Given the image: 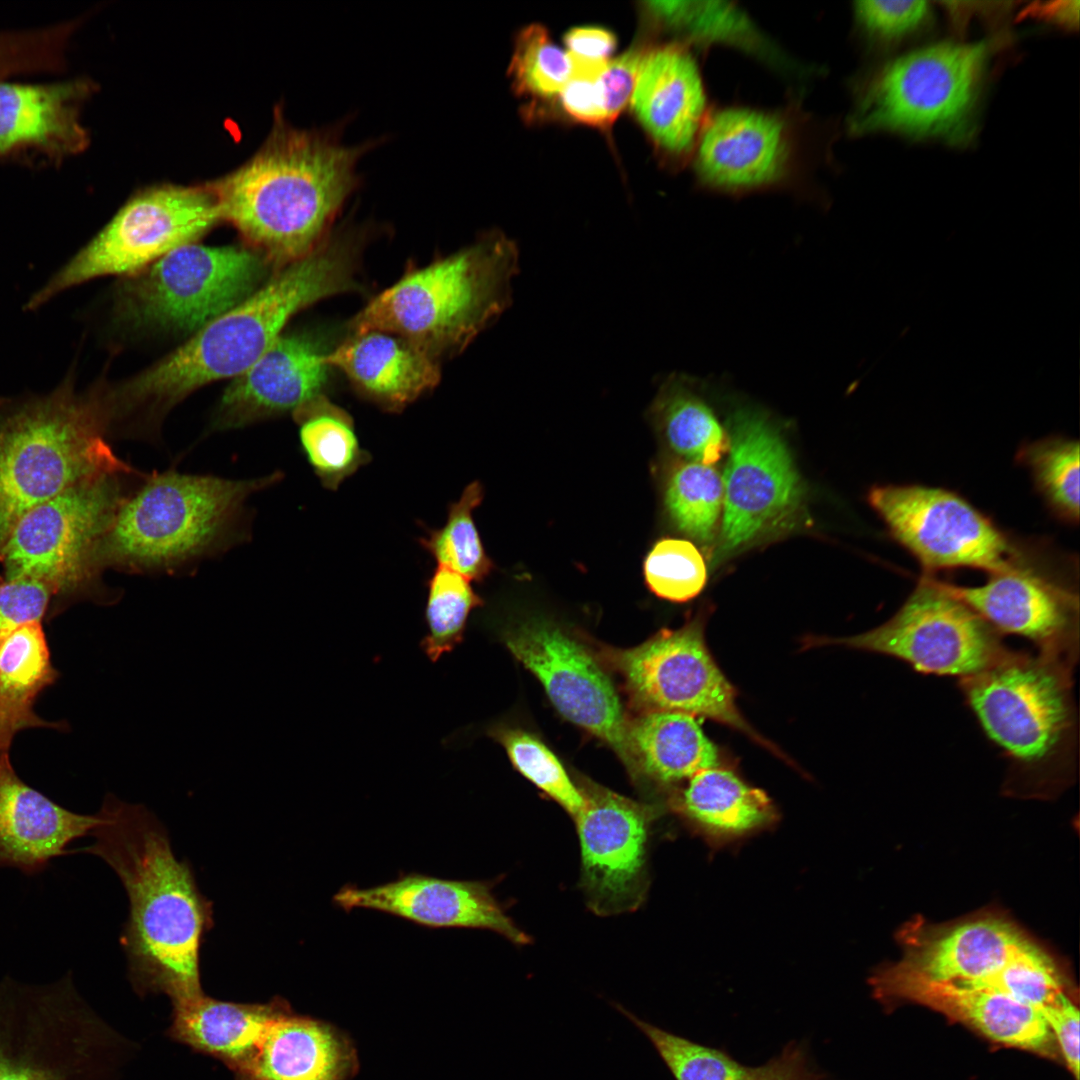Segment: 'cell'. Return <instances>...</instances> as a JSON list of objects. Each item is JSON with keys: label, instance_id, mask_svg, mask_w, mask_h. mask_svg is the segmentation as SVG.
Masks as SVG:
<instances>
[{"label": "cell", "instance_id": "cell-42", "mask_svg": "<svg viewBox=\"0 0 1080 1080\" xmlns=\"http://www.w3.org/2000/svg\"><path fill=\"white\" fill-rule=\"evenodd\" d=\"M508 73L519 95L551 98L571 78L572 62L569 53L552 41L545 27L531 24L516 38Z\"/></svg>", "mask_w": 1080, "mask_h": 1080}, {"label": "cell", "instance_id": "cell-37", "mask_svg": "<svg viewBox=\"0 0 1080 1080\" xmlns=\"http://www.w3.org/2000/svg\"><path fill=\"white\" fill-rule=\"evenodd\" d=\"M41 621L25 623L0 636V698L30 728L65 729L34 709L38 695L57 679Z\"/></svg>", "mask_w": 1080, "mask_h": 1080}, {"label": "cell", "instance_id": "cell-30", "mask_svg": "<svg viewBox=\"0 0 1080 1080\" xmlns=\"http://www.w3.org/2000/svg\"><path fill=\"white\" fill-rule=\"evenodd\" d=\"M82 81L19 84L0 80V154L35 147L71 153L87 144L78 104L88 92Z\"/></svg>", "mask_w": 1080, "mask_h": 1080}, {"label": "cell", "instance_id": "cell-1", "mask_svg": "<svg viewBox=\"0 0 1080 1080\" xmlns=\"http://www.w3.org/2000/svg\"><path fill=\"white\" fill-rule=\"evenodd\" d=\"M353 266L352 247L346 241L321 243L278 269L252 295L151 367L120 384H106L111 434L157 439L172 408L206 384L245 372L293 315L323 298L355 289Z\"/></svg>", "mask_w": 1080, "mask_h": 1080}, {"label": "cell", "instance_id": "cell-32", "mask_svg": "<svg viewBox=\"0 0 1080 1080\" xmlns=\"http://www.w3.org/2000/svg\"><path fill=\"white\" fill-rule=\"evenodd\" d=\"M628 739L637 775L671 783L719 767L716 745L695 716L683 712L643 713L629 721Z\"/></svg>", "mask_w": 1080, "mask_h": 1080}, {"label": "cell", "instance_id": "cell-16", "mask_svg": "<svg viewBox=\"0 0 1080 1080\" xmlns=\"http://www.w3.org/2000/svg\"><path fill=\"white\" fill-rule=\"evenodd\" d=\"M730 424L717 561L790 529L803 504L798 472L767 417L739 409Z\"/></svg>", "mask_w": 1080, "mask_h": 1080}, {"label": "cell", "instance_id": "cell-51", "mask_svg": "<svg viewBox=\"0 0 1080 1080\" xmlns=\"http://www.w3.org/2000/svg\"><path fill=\"white\" fill-rule=\"evenodd\" d=\"M569 54L587 62H607L615 50L614 33L599 26H580L570 29L564 36Z\"/></svg>", "mask_w": 1080, "mask_h": 1080}, {"label": "cell", "instance_id": "cell-29", "mask_svg": "<svg viewBox=\"0 0 1080 1080\" xmlns=\"http://www.w3.org/2000/svg\"><path fill=\"white\" fill-rule=\"evenodd\" d=\"M289 1010L281 998L238 1003L204 993L173 1006L168 1036L220 1061L234 1075L252 1059L270 1025Z\"/></svg>", "mask_w": 1080, "mask_h": 1080}, {"label": "cell", "instance_id": "cell-50", "mask_svg": "<svg viewBox=\"0 0 1080 1080\" xmlns=\"http://www.w3.org/2000/svg\"><path fill=\"white\" fill-rule=\"evenodd\" d=\"M1052 1035L1056 1038L1065 1062L1079 1080V1026L1078 1008L1070 997L1064 996L1057 1003L1041 1010Z\"/></svg>", "mask_w": 1080, "mask_h": 1080}, {"label": "cell", "instance_id": "cell-41", "mask_svg": "<svg viewBox=\"0 0 1080 1080\" xmlns=\"http://www.w3.org/2000/svg\"><path fill=\"white\" fill-rule=\"evenodd\" d=\"M425 622L427 634L420 646L425 655L436 662L452 651L463 639L471 611L482 604L470 580L438 566L427 582Z\"/></svg>", "mask_w": 1080, "mask_h": 1080}, {"label": "cell", "instance_id": "cell-18", "mask_svg": "<svg viewBox=\"0 0 1080 1080\" xmlns=\"http://www.w3.org/2000/svg\"><path fill=\"white\" fill-rule=\"evenodd\" d=\"M505 643L543 684L556 709L608 743L637 776L628 739L629 721L611 680L587 650L545 620L520 624L505 635Z\"/></svg>", "mask_w": 1080, "mask_h": 1080}, {"label": "cell", "instance_id": "cell-22", "mask_svg": "<svg viewBox=\"0 0 1080 1080\" xmlns=\"http://www.w3.org/2000/svg\"><path fill=\"white\" fill-rule=\"evenodd\" d=\"M333 900L346 912L376 910L429 928L487 929L517 945L529 942V937L506 915L488 882L413 872L373 887L344 886Z\"/></svg>", "mask_w": 1080, "mask_h": 1080}, {"label": "cell", "instance_id": "cell-20", "mask_svg": "<svg viewBox=\"0 0 1080 1080\" xmlns=\"http://www.w3.org/2000/svg\"><path fill=\"white\" fill-rule=\"evenodd\" d=\"M942 583L1003 637H1021L1035 652L1077 665L1079 595L1071 584L1028 561L990 574L980 586Z\"/></svg>", "mask_w": 1080, "mask_h": 1080}, {"label": "cell", "instance_id": "cell-6", "mask_svg": "<svg viewBox=\"0 0 1080 1080\" xmlns=\"http://www.w3.org/2000/svg\"><path fill=\"white\" fill-rule=\"evenodd\" d=\"M100 384L77 392L70 369L48 394L0 399V552L32 508L84 480L132 468L108 444Z\"/></svg>", "mask_w": 1080, "mask_h": 1080}, {"label": "cell", "instance_id": "cell-13", "mask_svg": "<svg viewBox=\"0 0 1080 1080\" xmlns=\"http://www.w3.org/2000/svg\"><path fill=\"white\" fill-rule=\"evenodd\" d=\"M981 616L946 590L941 581L922 576L902 606L883 624L860 634L815 638L813 645L839 644L900 660L927 675L974 676L1011 649Z\"/></svg>", "mask_w": 1080, "mask_h": 1080}, {"label": "cell", "instance_id": "cell-47", "mask_svg": "<svg viewBox=\"0 0 1080 1080\" xmlns=\"http://www.w3.org/2000/svg\"><path fill=\"white\" fill-rule=\"evenodd\" d=\"M648 48L641 43L633 45L618 57L609 60L599 76L604 106L611 124L632 96Z\"/></svg>", "mask_w": 1080, "mask_h": 1080}, {"label": "cell", "instance_id": "cell-21", "mask_svg": "<svg viewBox=\"0 0 1080 1080\" xmlns=\"http://www.w3.org/2000/svg\"><path fill=\"white\" fill-rule=\"evenodd\" d=\"M904 965L934 981L979 987L1035 942L1014 921L984 911L944 924L918 917L897 934Z\"/></svg>", "mask_w": 1080, "mask_h": 1080}, {"label": "cell", "instance_id": "cell-43", "mask_svg": "<svg viewBox=\"0 0 1080 1080\" xmlns=\"http://www.w3.org/2000/svg\"><path fill=\"white\" fill-rule=\"evenodd\" d=\"M490 735L504 746L518 771L572 817L583 808L584 797L579 786L539 739L521 730L501 728H493Z\"/></svg>", "mask_w": 1080, "mask_h": 1080}, {"label": "cell", "instance_id": "cell-36", "mask_svg": "<svg viewBox=\"0 0 1080 1080\" xmlns=\"http://www.w3.org/2000/svg\"><path fill=\"white\" fill-rule=\"evenodd\" d=\"M292 415L303 454L324 488L336 490L369 462L350 415L323 395Z\"/></svg>", "mask_w": 1080, "mask_h": 1080}, {"label": "cell", "instance_id": "cell-27", "mask_svg": "<svg viewBox=\"0 0 1080 1080\" xmlns=\"http://www.w3.org/2000/svg\"><path fill=\"white\" fill-rule=\"evenodd\" d=\"M329 367L342 371L364 396L382 408L399 411L440 380L434 356L391 333L369 331L325 353Z\"/></svg>", "mask_w": 1080, "mask_h": 1080}, {"label": "cell", "instance_id": "cell-9", "mask_svg": "<svg viewBox=\"0 0 1080 1080\" xmlns=\"http://www.w3.org/2000/svg\"><path fill=\"white\" fill-rule=\"evenodd\" d=\"M134 468L84 480L32 508L14 525L0 552L4 579H28L51 597L91 596L113 603L99 590V545L132 481Z\"/></svg>", "mask_w": 1080, "mask_h": 1080}, {"label": "cell", "instance_id": "cell-7", "mask_svg": "<svg viewBox=\"0 0 1080 1080\" xmlns=\"http://www.w3.org/2000/svg\"><path fill=\"white\" fill-rule=\"evenodd\" d=\"M518 262L515 242L502 232H488L406 273L354 316L350 330L398 335L435 358L460 352L511 305Z\"/></svg>", "mask_w": 1080, "mask_h": 1080}, {"label": "cell", "instance_id": "cell-44", "mask_svg": "<svg viewBox=\"0 0 1080 1080\" xmlns=\"http://www.w3.org/2000/svg\"><path fill=\"white\" fill-rule=\"evenodd\" d=\"M644 576L649 589L658 597L686 602L705 587L707 569L703 556L691 542L665 538L647 555Z\"/></svg>", "mask_w": 1080, "mask_h": 1080}, {"label": "cell", "instance_id": "cell-25", "mask_svg": "<svg viewBox=\"0 0 1080 1080\" xmlns=\"http://www.w3.org/2000/svg\"><path fill=\"white\" fill-rule=\"evenodd\" d=\"M631 107L664 157L683 161L694 153L710 112L700 69L685 44L648 48Z\"/></svg>", "mask_w": 1080, "mask_h": 1080}, {"label": "cell", "instance_id": "cell-15", "mask_svg": "<svg viewBox=\"0 0 1080 1080\" xmlns=\"http://www.w3.org/2000/svg\"><path fill=\"white\" fill-rule=\"evenodd\" d=\"M868 501L892 537L925 569L973 568L989 574L1026 558L985 514L957 493L923 485L874 487Z\"/></svg>", "mask_w": 1080, "mask_h": 1080}, {"label": "cell", "instance_id": "cell-19", "mask_svg": "<svg viewBox=\"0 0 1080 1080\" xmlns=\"http://www.w3.org/2000/svg\"><path fill=\"white\" fill-rule=\"evenodd\" d=\"M579 788L584 806L574 819L588 905L600 915L634 910L646 889L650 809L595 783Z\"/></svg>", "mask_w": 1080, "mask_h": 1080}, {"label": "cell", "instance_id": "cell-8", "mask_svg": "<svg viewBox=\"0 0 1080 1080\" xmlns=\"http://www.w3.org/2000/svg\"><path fill=\"white\" fill-rule=\"evenodd\" d=\"M127 1042L59 980L0 982V1080H117Z\"/></svg>", "mask_w": 1080, "mask_h": 1080}, {"label": "cell", "instance_id": "cell-45", "mask_svg": "<svg viewBox=\"0 0 1080 1080\" xmlns=\"http://www.w3.org/2000/svg\"><path fill=\"white\" fill-rule=\"evenodd\" d=\"M854 10L858 22L871 35L893 39L918 29L931 9L927 1H859Z\"/></svg>", "mask_w": 1080, "mask_h": 1080}, {"label": "cell", "instance_id": "cell-5", "mask_svg": "<svg viewBox=\"0 0 1080 1080\" xmlns=\"http://www.w3.org/2000/svg\"><path fill=\"white\" fill-rule=\"evenodd\" d=\"M279 478L147 474L115 513L97 564L134 574L176 573L224 552L248 536V499Z\"/></svg>", "mask_w": 1080, "mask_h": 1080}, {"label": "cell", "instance_id": "cell-38", "mask_svg": "<svg viewBox=\"0 0 1080 1080\" xmlns=\"http://www.w3.org/2000/svg\"><path fill=\"white\" fill-rule=\"evenodd\" d=\"M478 481L465 487L460 498L449 505L443 526L428 530L419 540L438 566L452 570L468 580L480 581L493 569L476 528L473 511L483 499Z\"/></svg>", "mask_w": 1080, "mask_h": 1080}, {"label": "cell", "instance_id": "cell-48", "mask_svg": "<svg viewBox=\"0 0 1080 1080\" xmlns=\"http://www.w3.org/2000/svg\"><path fill=\"white\" fill-rule=\"evenodd\" d=\"M599 76L573 74L560 92V102L572 119L607 130L612 124L605 110Z\"/></svg>", "mask_w": 1080, "mask_h": 1080}, {"label": "cell", "instance_id": "cell-17", "mask_svg": "<svg viewBox=\"0 0 1080 1080\" xmlns=\"http://www.w3.org/2000/svg\"><path fill=\"white\" fill-rule=\"evenodd\" d=\"M800 120L791 110L746 106L710 113L693 153L698 179L731 195L785 186L802 165Z\"/></svg>", "mask_w": 1080, "mask_h": 1080}, {"label": "cell", "instance_id": "cell-24", "mask_svg": "<svg viewBox=\"0 0 1080 1080\" xmlns=\"http://www.w3.org/2000/svg\"><path fill=\"white\" fill-rule=\"evenodd\" d=\"M871 984L881 999L925 1005L999 1043L1051 1051L1053 1035L1041 1011L1001 992L930 980L900 961L880 969Z\"/></svg>", "mask_w": 1080, "mask_h": 1080}, {"label": "cell", "instance_id": "cell-52", "mask_svg": "<svg viewBox=\"0 0 1080 1080\" xmlns=\"http://www.w3.org/2000/svg\"><path fill=\"white\" fill-rule=\"evenodd\" d=\"M29 725L14 714L0 698V755L8 752L14 736Z\"/></svg>", "mask_w": 1080, "mask_h": 1080}, {"label": "cell", "instance_id": "cell-23", "mask_svg": "<svg viewBox=\"0 0 1080 1080\" xmlns=\"http://www.w3.org/2000/svg\"><path fill=\"white\" fill-rule=\"evenodd\" d=\"M304 334H282L225 389L209 432L239 429L288 412L322 395L330 368Z\"/></svg>", "mask_w": 1080, "mask_h": 1080}, {"label": "cell", "instance_id": "cell-49", "mask_svg": "<svg viewBox=\"0 0 1080 1080\" xmlns=\"http://www.w3.org/2000/svg\"><path fill=\"white\" fill-rule=\"evenodd\" d=\"M52 57L53 44L48 32L0 35V75L49 64Z\"/></svg>", "mask_w": 1080, "mask_h": 1080}, {"label": "cell", "instance_id": "cell-14", "mask_svg": "<svg viewBox=\"0 0 1080 1080\" xmlns=\"http://www.w3.org/2000/svg\"><path fill=\"white\" fill-rule=\"evenodd\" d=\"M704 631L705 615H697L681 628L662 629L632 649L607 650V658L644 713L670 711L709 718L784 757L742 716L736 690L712 657Z\"/></svg>", "mask_w": 1080, "mask_h": 1080}, {"label": "cell", "instance_id": "cell-34", "mask_svg": "<svg viewBox=\"0 0 1080 1080\" xmlns=\"http://www.w3.org/2000/svg\"><path fill=\"white\" fill-rule=\"evenodd\" d=\"M676 809L712 834L738 835L769 822L773 807L767 795L732 771L714 767L689 778Z\"/></svg>", "mask_w": 1080, "mask_h": 1080}, {"label": "cell", "instance_id": "cell-3", "mask_svg": "<svg viewBox=\"0 0 1080 1080\" xmlns=\"http://www.w3.org/2000/svg\"><path fill=\"white\" fill-rule=\"evenodd\" d=\"M276 113L261 148L208 187L221 219L275 269L316 249L360 187V159L380 141L349 146L343 127L300 129Z\"/></svg>", "mask_w": 1080, "mask_h": 1080}, {"label": "cell", "instance_id": "cell-2", "mask_svg": "<svg viewBox=\"0 0 1080 1080\" xmlns=\"http://www.w3.org/2000/svg\"><path fill=\"white\" fill-rule=\"evenodd\" d=\"M97 814L94 842L74 852L101 858L126 890L120 943L134 990L164 994L172 1006L203 995L200 952L213 910L191 865L176 858L166 829L145 806L108 793Z\"/></svg>", "mask_w": 1080, "mask_h": 1080}, {"label": "cell", "instance_id": "cell-10", "mask_svg": "<svg viewBox=\"0 0 1080 1080\" xmlns=\"http://www.w3.org/2000/svg\"><path fill=\"white\" fill-rule=\"evenodd\" d=\"M992 48L990 41L940 43L889 62L859 97L852 130L968 142Z\"/></svg>", "mask_w": 1080, "mask_h": 1080}, {"label": "cell", "instance_id": "cell-31", "mask_svg": "<svg viewBox=\"0 0 1080 1080\" xmlns=\"http://www.w3.org/2000/svg\"><path fill=\"white\" fill-rule=\"evenodd\" d=\"M615 1008L653 1044L675 1080H822L800 1044L790 1043L769 1062L743 1065L717 1049L695 1043L645 1021L623 1006Z\"/></svg>", "mask_w": 1080, "mask_h": 1080}, {"label": "cell", "instance_id": "cell-4", "mask_svg": "<svg viewBox=\"0 0 1080 1080\" xmlns=\"http://www.w3.org/2000/svg\"><path fill=\"white\" fill-rule=\"evenodd\" d=\"M1074 668L1035 651L1010 650L986 670L958 680L966 706L1007 762L1010 791L1048 794L1075 777Z\"/></svg>", "mask_w": 1080, "mask_h": 1080}, {"label": "cell", "instance_id": "cell-39", "mask_svg": "<svg viewBox=\"0 0 1080 1080\" xmlns=\"http://www.w3.org/2000/svg\"><path fill=\"white\" fill-rule=\"evenodd\" d=\"M1019 458L1029 468L1034 484L1056 517L1068 524L1079 521L1078 440L1050 437L1026 445Z\"/></svg>", "mask_w": 1080, "mask_h": 1080}, {"label": "cell", "instance_id": "cell-12", "mask_svg": "<svg viewBox=\"0 0 1080 1080\" xmlns=\"http://www.w3.org/2000/svg\"><path fill=\"white\" fill-rule=\"evenodd\" d=\"M208 187L160 185L129 199L113 218L27 301L36 310L65 290L107 275H134L197 240L220 222Z\"/></svg>", "mask_w": 1080, "mask_h": 1080}, {"label": "cell", "instance_id": "cell-28", "mask_svg": "<svg viewBox=\"0 0 1080 1080\" xmlns=\"http://www.w3.org/2000/svg\"><path fill=\"white\" fill-rule=\"evenodd\" d=\"M356 1056L333 1027L287 1011L268 1028L234 1080H349Z\"/></svg>", "mask_w": 1080, "mask_h": 1080}, {"label": "cell", "instance_id": "cell-46", "mask_svg": "<svg viewBox=\"0 0 1080 1080\" xmlns=\"http://www.w3.org/2000/svg\"><path fill=\"white\" fill-rule=\"evenodd\" d=\"M52 597L42 584L28 579L0 578V636L48 614Z\"/></svg>", "mask_w": 1080, "mask_h": 1080}, {"label": "cell", "instance_id": "cell-11", "mask_svg": "<svg viewBox=\"0 0 1080 1080\" xmlns=\"http://www.w3.org/2000/svg\"><path fill=\"white\" fill-rule=\"evenodd\" d=\"M271 267L247 246L184 245L128 276L116 313L136 328L194 334L252 295Z\"/></svg>", "mask_w": 1080, "mask_h": 1080}, {"label": "cell", "instance_id": "cell-40", "mask_svg": "<svg viewBox=\"0 0 1080 1080\" xmlns=\"http://www.w3.org/2000/svg\"><path fill=\"white\" fill-rule=\"evenodd\" d=\"M667 509L686 534L709 541L723 504V484L712 465L687 461L671 472L665 490Z\"/></svg>", "mask_w": 1080, "mask_h": 1080}, {"label": "cell", "instance_id": "cell-35", "mask_svg": "<svg viewBox=\"0 0 1080 1080\" xmlns=\"http://www.w3.org/2000/svg\"><path fill=\"white\" fill-rule=\"evenodd\" d=\"M696 380L671 373L661 383L651 416L670 447L689 461L711 465L729 447L714 411L699 393Z\"/></svg>", "mask_w": 1080, "mask_h": 1080}, {"label": "cell", "instance_id": "cell-33", "mask_svg": "<svg viewBox=\"0 0 1080 1080\" xmlns=\"http://www.w3.org/2000/svg\"><path fill=\"white\" fill-rule=\"evenodd\" d=\"M645 11L663 30L686 42L709 47L739 49L783 66V57L760 31L751 17L735 3L726 1H650Z\"/></svg>", "mask_w": 1080, "mask_h": 1080}, {"label": "cell", "instance_id": "cell-26", "mask_svg": "<svg viewBox=\"0 0 1080 1080\" xmlns=\"http://www.w3.org/2000/svg\"><path fill=\"white\" fill-rule=\"evenodd\" d=\"M99 816L72 812L30 787L0 755V868L25 875L43 872L50 862L73 854L69 845L90 835Z\"/></svg>", "mask_w": 1080, "mask_h": 1080}]
</instances>
